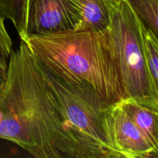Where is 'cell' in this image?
I'll list each match as a JSON object with an SVG mask.
<instances>
[{"instance_id": "11", "label": "cell", "mask_w": 158, "mask_h": 158, "mask_svg": "<svg viewBox=\"0 0 158 158\" xmlns=\"http://www.w3.org/2000/svg\"><path fill=\"white\" fill-rule=\"evenodd\" d=\"M26 5V0H0V14L12 21L19 35L23 31Z\"/></svg>"}, {"instance_id": "8", "label": "cell", "mask_w": 158, "mask_h": 158, "mask_svg": "<svg viewBox=\"0 0 158 158\" xmlns=\"http://www.w3.org/2000/svg\"><path fill=\"white\" fill-rule=\"evenodd\" d=\"M80 19L78 29H104L109 23V8L105 0H66Z\"/></svg>"}, {"instance_id": "7", "label": "cell", "mask_w": 158, "mask_h": 158, "mask_svg": "<svg viewBox=\"0 0 158 158\" xmlns=\"http://www.w3.org/2000/svg\"><path fill=\"white\" fill-rule=\"evenodd\" d=\"M122 107L136 126L158 150V109L126 98L120 101Z\"/></svg>"}, {"instance_id": "12", "label": "cell", "mask_w": 158, "mask_h": 158, "mask_svg": "<svg viewBox=\"0 0 158 158\" xmlns=\"http://www.w3.org/2000/svg\"><path fill=\"white\" fill-rule=\"evenodd\" d=\"M5 19L0 14V66L6 69L13 49L12 40L5 26Z\"/></svg>"}, {"instance_id": "6", "label": "cell", "mask_w": 158, "mask_h": 158, "mask_svg": "<svg viewBox=\"0 0 158 158\" xmlns=\"http://www.w3.org/2000/svg\"><path fill=\"white\" fill-rule=\"evenodd\" d=\"M80 19L66 0H26L20 39L78 29Z\"/></svg>"}, {"instance_id": "2", "label": "cell", "mask_w": 158, "mask_h": 158, "mask_svg": "<svg viewBox=\"0 0 158 158\" xmlns=\"http://www.w3.org/2000/svg\"><path fill=\"white\" fill-rule=\"evenodd\" d=\"M20 40L37 62L68 83L90 86L109 106L125 99L106 28L36 34Z\"/></svg>"}, {"instance_id": "4", "label": "cell", "mask_w": 158, "mask_h": 158, "mask_svg": "<svg viewBox=\"0 0 158 158\" xmlns=\"http://www.w3.org/2000/svg\"><path fill=\"white\" fill-rule=\"evenodd\" d=\"M106 27L121 76L125 99L158 109L143 58L138 17L126 0L109 9Z\"/></svg>"}, {"instance_id": "9", "label": "cell", "mask_w": 158, "mask_h": 158, "mask_svg": "<svg viewBox=\"0 0 158 158\" xmlns=\"http://www.w3.org/2000/svg\"><path fill=\"white\" fill-rule=\"evenodd\" d=\"M143 58L154 95L158 98V35L138 18Z\"/></svg>"}, {"instance_id": "14", "label": "cell", "mask_w": 158, "mask_h": 158, "mask_svg": "<svg viewBox=\"0 0 158 158\" xmlns=\"http://www.w3.org/2000/svg\"><path fill=\"white\" fill-rule=\"evenodd\" d=\"M6 69H3L2 67L0 66V84L3 82L4 80L5 77H6Z\"/></svg>"}, {"instance_id": "5", "label": "cell", "mask_w": 158, "mask_h": 158, "mask_svg": "<svg viewBox=\"0 0 158 158\" xmlns=\"http://www.w3.org/2000/svg\"><path fill=\"white\" fill-rule=\"evenodd\" d=\"M105 127L108 143L117 158L158 157V150L130 118L120 101L106 110Z\"/></svg>"}, {"instance_id": "3", "label": "cell", "mask_w": 158, "mask_h": 158, "mask_svg": "<svg viewBox=\"0 0 158 158\" xmlns=\"http://www.w3.org/2000/svg\"><path fill=\"white\" fill-rule=\"evenodd\" d=\"M34 60L57 108L79 143L91 158H117L108 143L105 127V111L109 105L90 86L68 83Z\"/></svg>"}, {"instance_id": "15", "label": "cell", "mask_w": 158, "mask_h": 158, "mask_svg": "<svg viewBox=\"0 0 158 158\" xmlns=\"http://www.w3.org/2000/svg\"><path fill=\"white\" fill-rule=\"evenodd\" d=\"M1 119H2V113L0 112V120H1Z\"/></svg>"}, {"instance_id": "1", "label": "cell", "mask_w": 158, "mask_h": 158, "mask_svg": "<svg viewBox=\"0 0 158 158\" xmlns=\"http://www.w3.org/2000/svg\"><path fill=\"white\" fill-rule=\"evenodd\" d=\"M0 138L32 157L91 158L65 122L23 40L12 49L0 84Z\"/></svg>"}, {"instance_id": "13", "label": "cell", "mask_w": 158, "mask_h": 158, "mask_svg": "<svg viewBox=\"0 0 158 158\" xmlns=\"http://www.w3.org/2000/svg\"><path fill=\"white\" fill-rule=\"evenodd\" d=\"M105 1H106V4H107L108 8L110 9V8L117 6V4H119V2H120L121 0H105Z\"/></svg>"}, {"instance_id": "10", "label": "cell", "mask_w": 158, "mask_h": 158, "mask_svg": "<svg viewBox=\"0 0 158 158\" xmlns=\"http://www.w3.org/2000/svg\"><path fill=\"white\" fill-rule=\"evenodd\" d=\"M143 24L158 35V0H126Z\"/></svg>"}]
</instances>
